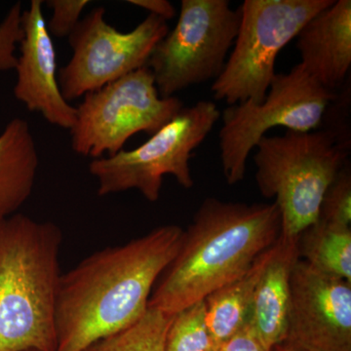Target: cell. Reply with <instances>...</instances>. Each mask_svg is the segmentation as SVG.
Instances as JSON below:
<instances>
[{"label":"cell","mask_w":351,"mask_h":351,"mask_svg":"<svg viewBox=\"0 0 351 351\" xmlns=\"http://www.w3.org/2000/svg\"><path fill=\"white\" fill-rule=\"evenodd\" d=\"M184 230L158 226L128 243L85 258L60 279L56 351H84L137 323L152 289L174 260Z\"/></svg>","instance_id":"6da1fadb"},{"label":"cell","mask_w":351,"mask_h":351,"mask_svg":"<svg viewBox=\"0 0 351 351\" xmlns=\"http://www.w3.org/2000/svg\"><path fill=\"white\" fill-rule=\"evenodd\" d=\"M281 232L276 203L206 198L182 234L181 246L152 291L149 307L174 315L250 269Z\"/></svg>","instance_id":"7a4b0ae2"},{"label":"cell","mask_w":351,"mask_h":351,"mask_svg":"<svg viewBox=\"0 0 351 351\" xmlns=\"http://www.w3.org/2000/svg\"><path fill=\"white\" fill-rule=\"evenodd\" d=\"M62 241L52 221L0 219V351L57 350Z\"/></svg>","instance_id":"3957f363"},{"label":"cell","mask_w":351,"mask_h":351,"mask_svg":"<svg viewBox=\"0 0 351 351\" xmlns=\"http://www.w3.org/2000/svg\"><path fill=\"white\" fill-rule=\"evenodd\" d=\"M332 129L263 136L256 145L261 195L276 198L281 234L298 237L317 221L325 191L346 165L348 145Z\"/></svg>","instance_id":"277c9868"},{"label":"cell","mask_w":351,"mask_h":351,"mask_svg":"<svg viewBox=\"0 0 351 351\" xmlns=\"http://www.w3.org/2000/svg\"><path fill=\"white\" fill-rule=\"evenodd\" d=\"M334 0H244L239 32L225 68L212 84L214 98L233 106L261 104L276 77L280 51Z\"/></svg>","instance_id":"5b68a950"},{"label":"cell","mask_w":351,"mask_h":351,"mask_svg":"<svg viewBox=\"0 0 351 351\" xmlns=\"http://www.w3.org/2000/svg\"><path fill=\"white\" fill-rule=\"evenodd\" d=\"M336 93L320 84L301 64L272 80L265 100L228 106L221 113L219 156L230 186L244 179L247 161L267 131L311 132L319 128Z\"/></svg>","instance_id":"8992f818"},{"label":"cell","mask_w":351,"mask_h":351,"mask_svg":"<svg viewBox=\"0 0 351 351\" xmlns=\"http://www.w3.org/2000/svg\"><path fill=\"white\" fill-rule=\"evenodd\" d=\"M221 114L213 101H197L182 108L140 147L94 159L89 172L98 181V195L137 189L145 199L156 202L166 175L173 176L182 188H193L191 154L213 130Z\"/></svg>","instance_id":"52a82bcc"},{"label":"cell","mask_w":351,"mask_h":351,"mask_svg":"<svg viewBox=\"0 0 351 351\" xmlns=\"http://www.w3.org/2000/svg\"><path fill=\"white\" fill-rule=\"evenodd\" d=\"M239 23V9H232L228 0H182L177 24L147 62L160 97L215 82L225 68Z\"/></svg>","instance_id":"ba28073f"},{"label":"cell","mask_w":351,"mask_h":351,"mask_svg":"<svg viewBox=\"0 0 351 351\" xmlns=\"http://www.w3.org/2000/svg\"><path fill=\"white\" fill-rule=\"evenodd\" d=\"M184 108L176 97L162 98L149 66L85 95L71 127L75 154L94 159L114 156L140 132L152 135Z\"/></svg>","instance_id":"9c48e42d"},{"label":"cell","mask_w":351,"mask_h":351,"mask_svg":"<svg viewBox=\"0 0 351 351\" xmlns=\"http://www.w3.org/2000/svg\"><path fill=\"white\" fill-rule=\"evenodd\" d=\"M96 7L69 36L73 56L58 75L62 94L71 101L147 66L152 51L170 31L167 22L149 14L129 32L117 31Z\"/></svg>","instance_id":"30bf717a"},{"label":"cell","mask_w":351,"mask_h":351,"mask_svg":"<svg viewBox=\"0 0 351 351\" xmlns=\"http://www.w3.org/2000/svg\"><path fill=\"white\" fill-rule=\"evenodd\" d=\"M282 345L301 351H351V282L298 261Z\"/></svg>","instance_id":"8fae6325"},{"label":"cell","mask_w":351,"mask_h":351,"mask_svg":"<svg viewBox=\"0 0 351 351\" xmlns=\"http://www.w3.org/2000/svg\"><path fill=\"white\" fill-rule=\"evenodd\" d=\"M22 29L14 95L27 110L41 113L46 121L71 130L75 123L76 108L64 98L60 88L57 53L46 25L43 1L32 0L29 8L23 11Z\"/></svg>","instance_id":"7c38bea8"},{"label":"cell","mask_w":351,"mask_h":351,"mask_svg":"<svg viewBox=\"0 0 351 351\" xmlns=\"http://www.w3.org/2000/svg\"><path fill=\"white\" fill-rule=\"evenodd\" d=\"M295 38L300 64L322 86L335 92L351 66L350 0H334L309 20Z\"/></svg>","instance_id":"4fadbf2b"},{"label":"cell","mask_w":351,"mask_h":351,"mask_svg":"<svg viewBox=\"0 0 351 351\" xmlns=\"http://www.w3.org/2000/svg\"><path fill=\"white\" fill-rule=\"evenodd\" d=\"M299 237L279 235L274 253L256 288L248 321L265 348L282 345L288 327L291 276L300 260Z\"/></svg>","instance_id":"5bb4252c"},{"label":"cell","mask_w":351,"mask_h":351,"mask_svg":"<svg viewBox=\"0 0 351 351\" xmlns=\"http://www.w3.org/2000/svg\"><path fill=\"white\" fill-rule=\"evenodd\" d=\"M38 169L27 120L14 119L0 134V219L17 213L31 196Z\"/></svg>","instance_id":"9a60e30c"},{"label":"cell","mask_w":351,"mask_h":351,"mask_svg":"<svg viewBox=\"0 0 351 351\" xmlns=\"http://www.w3.org/2000/svg\"><path fill=\"white\" fill-rule=\"evenodd\" d=\"M274 245L256 258L246 274L204 300L208 328L218 345H223L246 324L256 288L271 258Z\"/></svg>","instance_id":"2e32d148"},{"label":"cell","mask_w":351,"mask_h":351,"mask_svg":"<svg viewBox=\"0 0 351 351\" xmlns=\"http://www.w3.org/2000/svg\"><path fill=\"white\" fill-rule=\"evenodd\" d=\"M298 248L313 269L351 282V228L317 219L299 235Z\"/></svg>","instance_id":"e0dca14e"},{"label":"cell","mask_w":351,"mask_h":351,"mask_svg":"<svg viewBox=\"0 0 351 351\" xmlns=\"http://www.w3.org/2000/svg\"><path fill=\"white\" fill-rule=\"evenodd\" d=\"M172 318L173 315L149 307L137 323L97 341L84 351H164Z\"/></svg>","instance_id":"ac0fdd59"},{"label":"cell","mask_w":351,"mask_h":351,"mask_svg":"<svg viewBox=\"0 0 351 351\" xmlns=\"http://www.w3.org/2000/svg\"><path fill=\"white\" fill-rule=\"evenodd\" d=\"M219 346L208 328L204 301H201L173 315L164 351H213Z\"/></svg>","instance_id":"d6986e66"},{"label":"cell","mask_w":351,"mask_h":351,"mask_svg":"<svg viewBox=\"0 0 351 351\" xmlns=\"http://www.w3.org/2000/svg\"><path fill=\"white\" fill-rule=\"evenodd\" d=\"M318 219L332 225L348 226L351 223V174L346 165L329 188L321 202Z\"/></svg>","instance_id":"ffe728a7"},{"label":"cell","mask_w":351,"mask_h":351,"mask_svg":"<svg viewBox=\"0 0 351 351\" xmlns=\"http://www.w3.org/2000/svg\"><path fill=\"white\" fill-rule=\"evenodd\" d=\"M22 13V4L18 2L0 23V71L15 69L16 47L23 38Z\"/></svg>","instance_id":"44dd1931"},{"label":"cell","mask_w":351,"mask_h":351,"mask_svg":"<svg viewBox=\"0 0 351 351\" xmlns=\"http://www.w3.org/2000/svg\"><path fill=\"white\" fill-rule=\"evenodd\" d=\"M53 10L52 17L46 22L51 36L69 38L80 22V16L90 1L88 0H49L46 2Z\"/></svg>","instance_id":"7402d4cb"},{"label":"cell","mask_w":351,"mask_h":351,"mask_svg":"<svg viewBox=\"0 0 351 351\" xmlns=\"http://www.w3.org/2000/svg\"><path fill=\"white\" fill-rule=\"evenodd\" d=\"M223 346L225 351H271L263 346L248 320L246 324Z\"/></svg>","instance_id":"603a6c76"},{"label":"cell","mask_w":351,"mask_h":351,"mask_svg":"<svg viewBox=\"0 0 351 351\" xmlns=\"http://www.w3.org/2000/svg\"><path fill=\"white\" fill-rule=\"evenodd\" d=\"M127 2L149 11L151 15L156 16L166 22L172 20L176 16L175 7L167 0H128Z\"/></svg>","instance_id":"cb8c5ba5"},{"label":"cell","mask_w":351,"mask_h":351,"mask_svg":"<svg viewBox=\"0 0 351 351\" xmlns=\"http://www.w3.org/2000/svg\"><path fill=\"white\" fill-rule=\"evenodd\" d=\"M271 351H301L295 350V348H289L287 346L279 345L276 346V348H272Z\"/></svg>","instance_id":"d4e9b609"},{"label":"cell","mask_w":351,"mask_h":351,"mask_svg":"<svg viewBox=\"0 0 351 351\" xmlns=\"http://www.w3.org/2000/svg\"><path fill=\"white\" fill-rule=\"evenodd\" d=\"M213 351H225V350H223V346L221 345V346H217V348H215V350Z\"/></svg>","instance_id":"484cf974"},{"label":"cell","mask_w":351,"mask_h":351,"mask_svg":"<svg viewBox=\"0 0 351 351\" xmlns=\"http://www.w3.org/2000/svg\"><path fill=\"white\" fill-rule=\"evenodd\" d=\"M24 351H38V350H24Z\"/></svg>","instance_id":"4316f807"}]
</instances>
